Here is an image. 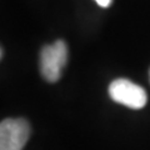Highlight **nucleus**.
<instances>
[{
  "label": "nucleus",
  "mask_w": 150,
  "mask_h": 150,
  "mask_svg": "<svg viewBox=\"0 0 150 150\" xmlns=\"http://www.w3.org/2000/svg\"><path fill=\"white\" fill-rule=\"evenodd\" d=\"M68 62V46L63 40L46 45L40 53V70L46 81H58Z\"/></svg>",
  "instance_id": "1"
},
{
  "label": "nucleus",
  "mask_w": 150,
  "mask_h": 150,
  "mask_svg": "<svg viewBox=\"0 0 150 150\" xmlns=\"http://www.w3.org/2000/svg\"><path fill=\"white\" fill-rule=\"evenodd\" d=\"M109 95L115 103L137 110L144 108L148 101L146 91L128 79H116L112 81L109 86Z\"/></svg>",
  "instance_id": "2"
},
{
  "label": "nucleus",
  "mask_w": 150,
  "mask_h": 150,
  "mask_svg": "<svg viewBox=\"0 0 150 150\" xmlns=\"http://www.w3.org/2000/svg\"><path fill=\"white\" fill-rule=\"evenodd\" d=\"M30 137L25 119H5L0 124V150H23Z\"/></svg>",
  "instance_id": "3"
},
{
  "label": "nucleus",
  "mask_w": 150,
  "mask_h": 150,
  "mask_svg": "<svg viewBox=\"0 0 150 150\" xmlns=\"http://www.w3.org/2000/svg\"><path fill=\"white\" fill-rule=\"evenodd\" d=\"M95 1L98 3V5H100L101 8H108V6H110L112 0H95Z\"/></svg>",
  "instance_id": "4"
},
{
  "label": "nucleus",
  "mask_w": 150,
  "mask_h": 150,
  "mask_svg": "<svg viewBox=\"0 0 150 150\" xmlns=\"http://www.w3.org/2000/svg\"><path fill=\"white\" fill-rule=\"evenodd\" d=\"M149 75H150V73H149Z\"/></svg>",
  "instance_id": "5"
}]
</instances>
